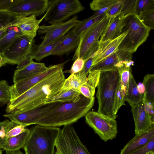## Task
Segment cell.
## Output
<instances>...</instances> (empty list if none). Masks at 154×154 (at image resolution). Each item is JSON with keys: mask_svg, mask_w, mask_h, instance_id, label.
I'll list each match as a JSON object with an SVG mask.
<instances>
[{"mask_svg": "<svg viewBox=\"0 0 154 154\" xmlns=\"http://www.w3.org/2000/svg\"><path fill=\"white\" fill-rule=\"evenodd\" d=\"M30 132V130L26 128L24 131L17 136L7 138L2 149L6 151H12L23 148Z\"/></svg>", "mask_w": 154, "mask_h": 154, "instance_id": "obj_22", "label": "cell"}, {"mask_svg": "<svg viewBox=\"0 0 154 154\" xmlns=\"http://www.w3.org/2000/svg\"><path fill=\"white\" fill-rule=\"evenodd\" d=\"M10 122L7 119L0 122V149H2L6 142V134L10 128Z\"/></svg>", "mask_w": 154, "mask_h": 154, "instance_id": "obj_39", "label": "cell"}, {"mask_svg": "<svg viewBox=\"0 0 154 154\" xmlns=\"http://www.w3.org/2000/svg\"><path fill=\"white\" fill-rule=\"evenodd\" d=\"M31 54H29L22 58L17 64V69H21L29 64L33 61Z\"/></svg>", "mask_w": 154, "mask_h": 154, "instance_id": "obj_47", "label": "cell"}, {"mask_svg": "<svg viewBox=\"0 0 154 154\" xmlns=\"http://www.w3.org/2000/svg\"><path fill=\"white\" fill-rule=\"evenodd\" d=\"M123 0H118L116 3L110 7L105 11L106 15L112 17L121 13Z\"/></svg>", "mask_w": 154, "mask_h": 154, "instance_id": "obj_41", "label": "cell"}, {"mask_svg": "<svg viewBox=\"0 0 154 154\" xmlns=\"http://www.w3.org/2000/svg\"><path fill=\"white\" fill-rule=\"evenodd\" d=\"M47 67L43 63L32 61L24 68L15 71L13 77L14 83L40 73L45 70Z\"/></svg>", "mask_w": 154, "mask_h": 154, "instance_id": "obj_20", "label": "cell"}, {"mask_svg": "<svg viewBox=\"0 0 154 154\" xmlns=\"http://www.w3.org/2000/svg\"><path fill=\"white\" fill-rule=\"evenodd\" d=\"M7 63V61L2 54L0 52V68L2 66Z\"/></svg>", "mask_w": 154, "mask_h": 154, "instance_id": "obj_51", "label": "cell"}, {"mask_svg": "<svg viewBox=\"0 0 154 154\" xmlns=\"http://www.w3.org/2000/svg\"><path fill=\"white\" fill-rule=\"evenodd\" d=\"M80 36L75 35L71 30L54 48L51 55L61 56L69 53L76 48Z\"/></svg>", "mask_w": 154, "mask_h": 154, "instance_id": "obj_19", "label": "cell"}, {"mask_svg": "<svg viewBox=\"0 0 154 154\" xmlns=\"http://www.w3.org/2000/svg\"><path fill=\"white\" fill-rule=\"evenodd\" d=\"M138 16L141 22L150 30L154 29V8L144 12Z\"/></svg>", "mask_w": 154, "mask_h": 154, "instance_id": "obj_34", "label": "cell"}, {"mask_svg": "<svg viewBox=\"0 0 154 154\" xmlns=\"http://www.w3.org/2000/svg\"><path fill=\"white\" fill-rule=\"evenodd\" d=\"M65 35L57 41L42 47L38 48L33 45L31 53L33 59L40 61L44 58L51 55L54 49L64 38Z\"/></svg>", "mask_w": 154, "mask_h": 154, "instance_id": "obj_29", "label": "cell"}, {"mask_svg": "<svg viewBox=\"0 0 154 154\" xmlns=\"http://www.w3.org/2000/svg\"><path fill=\"white\" fill-rule=\"evenodd\" d=\"M95 23L94 17L92 15L88 18L80 21V23L71 30L75 35L80 36L83 32Z\"/></svg>", "mask_w": 154, "mask_h": 154, "instance_id": "obj_31", "label": "cell"}, {"mask_svg": "<svg viewBox=\"0 0 154 154\" xmlns=\"http://www.w3.org/2000/svg\"><path fill=\"white\" fill-rule=\"evenodd\" d=\"M78 16L74 15L72 18L61 23L46 26L42 25L39 27L38 32L39 35L45 34L42 42L35 45L41 47L52 44L60 39L80 22Z\"/></svg>", "mask_w": 154, "mask_h": 154, "instance_id": "obj_10", "label": "cell"}, {"mask_svg": "<svg viewBox=\"0 0 154 154\" xmlns=\"http://www.w3.org/2000/svg\"><path fill=\"white\" fill-rule=\"evenodd\" d=\"M135 134L143 133L154 125L149 116L145 111L142 102L132 107Z\"/></svg>", "mask_w": 154, "mask_h": 154, "instance_id": "obj_16", "label": "cell"}, {"mask_svg": "<svg viewBox=\"0 0 154 154\" xmlns=\"http://www.w3.org/2000/svg\"><path fill=\"white\" fill-rule=\"evenodd\" d=\"M137 0H123L121 13L124 15L135 13Z\"/></svg>", "mask_w": 154, "mask_h": 154, "instance_id": "obj_40", "label": "cell"}, {"mask_svg": "<svg viewBox=\"0 0 154 154\" xmlns=\"http://www.w3.org/2000/svg\"><path fill=\"white\" fill-rule=\"evenodd\" d=\"M137 88L139 93L144 95L145 91V88L143 83L140 82L137 84Z\"/></svg>", "mask_w": 154, "mask_h": 154, "instance_id": "obj_50", "label": "cell"}, {"mask_svg": "<svg viewBox=\"0 0 154 154\" xmlns=\"http://www.w3.org/2000/svg\"><path fill=\"white\" fill-rule=\"evenodd\" d=\"M95 90V88L90 86L87 82L81 86L79 89L81 94L88 98L94 97Z\"/></svg>", "mask_w": 154, "mask_h": 154, "instance_id": "obj_43", "label": "cell"}, {"mask_svg": "<svg viewBox=\"0 0 154 154\" xmlns=\"http://www.w3.org/2000/svg\"><path fill=\"white\" fill-rule=\"evenodd\" d=\"M22 35L18 28L14 26L8 27L0 37V52L2 54L17 36Z\"/></svg>", "mask_w": 154, "mask_h": 154, "instance_id": "obj_28", "label": "cell"}, {"mask_svg": "<svg viewBox=\"0 0 154 154\" xmlns=\"http://www.w3.org/2000/svg\"><path fill=\"white\" fill-rule=\"evenodd\" d=\"M154 137V125L147 130L135 136L121 149L120 154H128L147 144Z\"/></svg>", "mask_w": 154, "mask_h": 154, "instance_id": "obj_18", "label": "cell"}, {"mask_svg": "<svg viewBox=\"0 0 154 154\" xmlns=\"http://www.w3.org/2000/svg\"><path fill=\"white\" fill-rule=\"evenodd\" d=\"M118 0H94L90 4L91 9L95 11L104 10L106 11Z\"/></svg>", "mask_w": 154, "mask_h": 154, "instance_id": "obj_32", "label": "cell"}, {"mask_svg": "<svg viewBox=\"0 0 154 154\" xmlns=\"http://www.w3.org/2000/svg\"><path fill=\"white\" fill-rule=\"evenodd\" d=\"M95 53L91 55L89 57L85 60L84 67L81 72L87 76L89 73L90 69L92 66V64Z\"/></svg>", "mask_w": 154, "mask_h": 154, "instance_id": "obj_45", "label": "cell"}, {"mask_svg": "<svg viewBox=\"0 0 154 154\" xmlns=\"http://www.w3.org/2000/svg\"><path fill=\"white\" fill-rule=\"evenodd\" d=\"M121 61L116 52L92 66L90 71L103 72L116 70V65Z\"/></svg>", "mask_w": 154, "mask_h": 154, "instance_id": "obj_24", "label": "cell"}, {"mask_svg": "<svg viewBox=\"0 0 154 154\" xmlns=\"http://www.w3.org/2000/svg\"><path fill=\"white\" fill-rule=\"evenodd\" d=\"M60 128L37 125L30 129L23 148L26 154H54Z\"/></svg>", "mask_w": 154, "mask_h": 154, "instance_id": "obj_4", "label": "cell"}, {"mask_svg": "<svg viewBox=\"0 0 154 154\" xmlns=\"http://www.w3.org/2000/svg\"><path fill=\"white\" fill-rule=\"evenodd\" d=\"M85 119L86 123L105 142L116 137L118 129L116 119L94 111L88 112Z\"/></svg>", "mask_w": 154, "mask_h": 154, "instance_id": "obj_9", "label": "cell"}, {"mask_svg": "<svg viewBox=\"0 0 154 154\" xmlns=\"http://www.w3.org/2000/svg\"><path fill=\"white\" fill-rule=\"evenodd\" d=\"M26 126L16 124L11 121L10 126L7 131L6 138L14 137L24 131L26 128Z\"/></svg>", "mask_w": 154, "mask_h": 154, "instance_id": "obj_38", "label": "cell"}, {"mask_svg": "<svg viewBox=\"0 0 154 154\" xmlns=\"http://www.w3.org/2000/svg\"><path fill=\"white\" fill-rule=\"evenodd\" d=\"M34 39L22 35L17 36L2 54L7 63L16 64L23 57L31 54Z\"/></svg>", "mask_w": 154, "mask_h": 154, "instance_id": "obj_12", "label": "cell"}, {"mask_svg": "<svg viewBox=\"0 0 154 154\" xmlns=\"http://www.w3.org/2000/svg\"><path fill=\"white\" fill-rule=\"evenodd\" d=\"M16 16L7 11H0V29L12 24Z\"/></svg>", "mask_w": 154, "mask_h": 154, "instance_id": "obj_37", "label": "cell"}, {"mask_svg": "<svg viewBox=\"0 0 154 154\" xmlns=\"http://www.w3.org/2000/svg\"><path fill=\"white\" fill-rule=\"evenodd\" d=\"M127 33L125 32L113 40L99 43L98 49L95 53L92 66L116 52Z\"/></svg>", "mask_w": 154, "mask_h": 154, "instance_id": "obj_17", "label": "cell"}, {"mask_svg": "<svg viewBox=\"0 0 154 154\" xmlns=\"http://www.w3.org/2000/svg\"><path fill=\"white\" fill-rule=\"evenodd\" d=\"M12 24H10L5 27L0 29V37L2 34L10 26H11Z\"/></svg>", "mask_w": 154, "mask_h": 154, "instance_id": "obj_53", "label": "cell"}, {"mask_svg": "<svg viewBox=\"0 0 154 154\" xmlns=\"http://www.w3.org/2000/svg\"><path fill=\"white\" fill-rule=\"evenodd\" d=\"M112 17L107 15L83 32L80 35L78 45L72 57L75 60L79 57L84 60L88 52L98 41L109 25Z\"/></svg>", "mask_w": 154, "mask_h": 154, "instance_id": "obj_8", "label": "cell"}, {"mask_svg": "<svg viewBox=\"0 0 154 154\" xmlns=\"http://www.w3.org/2000/svg\"><path fill=\"white\" fill-rule=\"evenodd\" d=\"M150 151H154V137L143 146L128 154H146Z\"/></svg>", "mask_w": 154, "mask_h": 154, "instance_id": "obj_44", "label": "cell"}, {"mask_svg": "<svg viewBox=\"0 0 154 154\" xmlns=\"http://www.w3.org/2000/svg\"><path fill=\"white\" fill-rule=\"evenodd\" d=\"M124 15L120 13L112 18L109 25L100 37L99 43L113 40L121 35L122 21Z\"/></svg>", "mask_w": 154, "mask_h": 154, "instance_id": "obj_21", "label": "cell"}, {"mask_svg": "<svg viewBox=\"0 0 154 154\" xmlns=\"http://www.w3.org/2000/svg\"><path fill=\"white\" fill-rule=\"evenodd\" d=\"M153 8H154V0H137L134 14L138 16Z\"/></svg>", "mask_w": 154, "mask_h": 154, "instance_id": "obj_35", "label": "cell"}, {"mask_svg": "<svg viewBox=\"0 0 154 154\" xmlns=\"http://www.w3.org/2000/svg\"><path fill=\"white\" fill-rule=\"evenodd\" d=\"M146 154H154V151H149L147 152Z\"/></svg>", "mask_w": 154, "mask_h": 154, "instance_id": "obj_54", "label": "cell"}, {"mask_svg": "<svg viewBox=\"0 0 154 154\" xmlns=\"http://www.w3.org/2000/svg\"><path fill=\"white\" fill-rule=\"evenodd\" d=\"M142 103L145 111L149 116L153 122H154V105L143 100Z\"/></svg>", "mask_w": 154, "mask_h": 154, "instance_id": "obj_49", "label": "cell"}, {"mask_svg": "<svg viewBox=\"0 0 154 154\" xmlns=\"http://www.w3.org/2000/svg\"><path fill=\"white\" fill-rule=\"evenodd\" d=\"M2 151L0 149V154H2Z\"/></svg>", "mask_w": 154, "mask_h": 154, "instance_id": "obj_55", "label": "cell"}, {"mask_svg": "<svg viewBox=\"0 0 154 154\" xmlns=\"http://www.w3.org/2000/svg\"><path fill=\"white\" fill-rule=\"evenodd\" d=\"M88 80L87 76L81 72L71 74L65 79L60 90H67L75 89L79 90L80 87L86 83Z\"/></svg>", "mask_w": 154, "mask_h": 154, "instance_id": "obj_26", "label": "cell"}, {"mask_svg": "<svg viewBox=\"0 0 154 154\" xmlns=\"http://www.w3.org/2000/svg\"><path fill=\"white\" fill-rule=\"evenodd\" d=\"M61 103L56 102L44 103L27 111L18 113L5 114L3 116L16 124L26 127L36 124L39 120L58 106Z\"/></svg>", "mask_w": 154, "mask_h": 154, "instance_id": "obj_11", "label": "cell"}, {"mask_svg": "<svg viewBox=\"0 0 154 154\" xmlns=\"http://www.w3.org/2000/svg\"><path fill=\"white\" fill-rule=\"evenodd\" d=\"M81 94L79 91L75 89L67 90H60L55 96L47 100L45 104L56 102L62 103L74 102L80 98Z\"/></svg>", "mask_w": 154, "mask_h": 154, "instance_id": "obj_25", "label": "cell"}, {"mask_svg": "<svg viewBox=\"0 0 154 154\" xmlns=\"http://www.w3.org/2000/svg\"><path fill=\"white\" fill-rule=\"evenodd\" d=\"M69 60L48 67L45 71L38 74L21 80L10 86L11 100L14 99L23 94L44 78L61 69Z\"/></svg>", "mask_w": 154, "mask_h": 154, "instance_id": "obj_13", "label": "cell"}, {"mask_svg": "<svg viewBox=\"0 0 154 154\" xmlns=\"http://www.w3.org/2000/svg\"><path fill=\"white\" fill-rule=\"evenodd\" d=\"M150 30L134 14L123 16L122 21L120 34H127L120 44L118 49L133 53L147 39Z\"/></svg>", "mask_w": 154, "mask_h": 154, "instance_id": "obj_5", "label": "cell"}, {"mask_svg": "<svg viewBox=\"0 0 154 154\" xmlns=\"http://www.w3.org/2000/svg\"><path fill=\"white\" fill-rule=\"evenodd\" d=\"M18 0H0V11H7Z\"/></svg>", "mask_w": 154, "mask_h": 154, "instance_id": "obj_46", "label": "cell"}, {"mask_svg": "<svg viewBox=\"0 0 154 154\" xmlns=\"http://www.w3.org/2000/svg\"><path fill=\"white\" fill-rule=\"evenodd\" d=\"M142 83L145 88L143 100L154 105V74H147L144 77Z\"/></svg>", "mask_w": 154, "mask_h": 154, "instance_id": "obj_30", "label": "cell"}, {"mask_svg": "<svg viewBox=\"0 0 154 154\" xmlns=\"http://www.w3.org/2000/svg\"><path fill=\"white\" fill-rule=\"evenodd\" d=\"M63 69L48 75L30 89L8 103L7 114L18 113L43 104L60 91L65 79Z\"/></svg>", "mask_w": 154, "mask_h": 154, "instance_id": "obj_1", "label": "cell"}, {"mask_svg": "<svg viewBox=\"0 0 154 154\" xmlns=\"http://www.w3.org/2000/svg\"><path fill=\"white\" fill-rule=\"evenodd\" d=\"M125 91L122 88L119 82L116 95L115 109L117 114L120 108L125 104Z\"/></svg>", "mask_w": 154, "mask_h": 154, "instance_id": "obj_36", "label": "cell"}, {"mask_svg": "<svg viewBox=\"0 0 154 154\" xmlns=\"http://www.w3.org/2000/svg\"><path fill=\"white\" fill-rule=\"evenodd\" d=\"M55 154H91L80 139L72 124L64 126L57 138Z\"/></svg>", "mask_w": 154, "mask_h": 154, "instance_id": "obj_7", "label": "cell"}, {"mask_svg": "<svg viewBox=\"0 0 154 154\" xmlns=\"http://www.w3.org/2000/svg\"><path fill=\"white\" fill-rule=\"evenodd\" d=\"M10 86L6 80L0 81V105L2 106L11 100Z\"/></svg>", "mask_w": 154, "mask_h": 154, "instance_id": "obj_33", "label": "cell"}, {"mask_svg": "<svg viewBox=\"0 0 154 154\" xmlns=\"http://www.w3.org/2000/svg\"><path fill=\"white\" fill-rule=\"evenodd\" d=\"M45 16V14L40 19L38 20L34 14L28 16H16L11 26L18 28L23 35L33 39L36 35L40 26L39 25Z\"/></svg>", "mask_w": 154, "mask_h": 154, "instance_id": "obj_15", "label": "cell"}, {"mask_svg": "<svg viewBox=\"0 0 154 154\" xmlns=\"http://www.w3.org/2000/svg\"><path fill=\"white\" fill-rule=\"evenodd\" d=\"M134 62L120 61L116 65L118 72L120 82L122 88L126 92L129 80L132 73L131 66L133 65Z\"/></svg>", "mask_w": 154, "mask_h": 154, "instance_id": "obj_27", "label": "cell"}, {"mask_svg": "<svg viewBox=\"0 0 154 154\" xmlns=\"http://www.w3.org/2000/svg\"><path fill=\"white\" fill-rule=\"evenodd\" d=\"M121 61H132V54L129 52L118 49L116 51Z\"/></svg>", "mask_w": 154, "mask_h": 154, "instance_id": "obj_48", "label": "cell"}, {"mask_svg": "<svg viewBox=\"0 0 154 154\" xmlns=\"http://www.w3.org/2000/svg\"><path fill=\"white\" fill-rule=\"evenodd\" d=\"M48 3V0H18L7 11L15 16H40L46 13Z\"/></svg>", "mask_w": 154, "mask_h": 154, "instance_id": "obj_14", "label": "cell"}, {"mask_svg": "<svg viewBox=\"0 0 154 154\" xmlns=\"http://www.w3.org/2000/svg\"><path fill=\"white\" fill-rule=\"evenodd\" d=\"M85 8L78 0H48L45 20L51 25L61 23Z\"/></svg>", "mask_w": 154, "mask_h": 154, "instance_id": "obj_6", "label": "cell"}, {"mask_svg": "<svg viewBox=\"0 0 154 154\" xmlns=\"http://www.w3.org/2000/svg\"><path fill=\"white\" fill-rule=\"evenodd\" d=\"M119 82L118 70L101 72L97 86V112L115 119L118 116L115 112V104Z\"/></svg>", "mask_w": 154, "mask_h": 154, "instance_id": "obj_3", "label": "cell"}, {"mask_svg": "<svg viewBox=\"0 0 154 154\" xmlns=\"http://www.w3.org/2000/svg\"><path fill=\"white\" fill-rule=\"evenodd\" d=\"M95 97L87 98L81 94L76 102L61 103L39 120L36 124L56 127L72 124L85 116L93 106Z\"/></svg>", "mask_w": 154, "mask_h": 154, "instance_id": "obj_2", "label": "cell"}, {"mask_svg": "<svg viewBox=\"0 0 154 154\" xmlns=\"http://www.w3.org/2000/svg\"><path fill=\"white\" fill-rule=\"evenodd\" d=\"M143 97V95L140 94L138 91L137 84L132 74L125 94V100L133 107L142 102Z\"/></svg>", "mask_w": 154, "mask_h": 154, "instance_id": "obj_23", "label": "cell"}, {"mask_svg": "<svg viewBox=\"0 0 154 154\" xmlns=\"http://www.w3.org/2000/svg\"><path fill=\"white\" fill-rule=\"evenodd\" d=\"M6 154H24L19 150L12 151H6Z\"/></svg>", "mask_w": 154, "mask_h": 154, "instance_id": "obj_52", "label": "cell"}, {"mask_svg": "<svg viewBox=\"0 0 154 154\" xmlns=\"http://www.w3.org/2000/svg\"><path fill=\"white\" fill-rule=\"evenodd\" d=\"M85 62V60L82 58H78L74 60L71 69L69 70L63 71V73L72 74L81 71L84 67Z\"/></svg>", "mask_w": 154, "mask_h": 154, "instance_id": "obj_42", "label": "cell"}]
</instances>
